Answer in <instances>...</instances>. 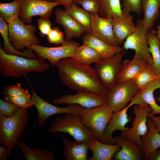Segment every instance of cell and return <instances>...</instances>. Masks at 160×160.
<instances>
[{"label": "cell", "instance_id": "obj_14", "mask_svg": "<svg viewBox=\"0 0 160 160\" xmlns=\"http://www.w3.org/2000/svg\"><path fill=\"white\" fill-rule=\"evenodd\" d=\"M107 96L95 93L81 91L74 95H61L54 99L55 104H76L85 108H91L102 105L107 102Z\"/></svg>", "mask_w": 160, "mask_h": 160}, {"label": "cell", "instance_id": "obj_45", "mask_svg": "<svg viewBox=\"0 0 160 160\" xmlns=\"http://www.w3.org/2000/svg\"><path fill=\"white\" fill-rule=\"evenodd\" d=\"M60 3L64 6L65 10L66 9L73 0H54Z\"/></svg>", "mask_w": 160, "mask_h": 160}, {"label": "cell", "instance_id": "obj_44", "mask_svg": "<svg viewBox=\"0 0 160 160\" xmlns=\"http://www.w3.org/2000/svg\"><path fill=\"white\" fill-rule=\"evenodd\" d=\"M148 160H160V149H157L151 153Z\"/></svg>", "mask_w": 160, "mask_h": 160}, {"label": "cell", "instance_id": "obj_24", "mask_svg": "<svg viewBox=\"0 0 160 160\" xmlns=\"http://www.w3.org/2000/svg\"><path fill=\"white\" fill-rule=\"evenodd\" d=\"M89 148L92 152L89 160H110L114 154L121 148L117 144H109L101 142L98 140L92 139L89 141Z\"/></svg>", "mask_w": 160, "mask_h": 160}, {"label": "cell", "instance_id": "obj_37", "mask_svg": "<svg viewBox=\"0 0 160 160\" xmlns=\"http://www.w3.org/2000/svg\"><path fill=\"white\" fill-rule=\"evenodd\" d=\"M72 2L81 5L83 9L92 14H98L99 7L98 0H73Z\"/></svg>", "mask_w": 160, "mask_h": 160}, {"label": "cell", "instance_id": "obj_25", "mask_svg": "<svg viewBox=\"0 0 160 160\" xmlns=\"http://www.w3.org/2000/svg\"><path fill=\"white\" fill-rule=\"evenodd\" d=\"M83 44L94 49L100 55L101 59L109 57L122 52L124 49L120 46L109 45L96 37L90 33H86L83 38Z\"/></svg>", "mask_w": 160, "mask_h": 160}, {"label": "cell", "instance_id": "obj_32", "mask_svg": "<svg viewBox=\"0 0 160 160\" xmlns=\"http://www.w3.org/2000/svg\"><path fill=\"white\" fill-rule=\"evenodd\" d=\"M20 1L13 0L8 3H0V17L9 24L19 19L21 9Z\"/></svg>", "mask_w": 160, "mask_h": 160}, {"label": "cell", "instance_id": "obj_40", "mask_svg": "<svg viewBox=\"0 0 160 160\" xmlns=\"http://www.w3.org/2000/svg\"><path fill=\"white\" fill-rule=\"evenodd\" d=\"M20 108L14 104L0 99V114L10 117L14 115Z\"/></svg>", "mask_w": 160, "mask_h": 160}, {"label": "cell", "instance_id": "obj_43", "mask_svg": "<svg viewBox=\"0 0 160 160\" xmlns=\"http://www.w3.org/2000/svg\"><path fill=\"white\" fill-rule=\"evenodd\" d=\"M148 118L151 119L159 132L160 133V114L158 116H155V115L152 116Z\"/></svg>", "mask_w": 160, "mask_h": 160}, {"label": "cell", "instance_id": "obj_12", "mask_svg": "<svg viewBox=\"0 0 160 160\" xmlns=\"http://www.w3.org/2000/svg\"><path fill=\"white\" fill-rule=\"evenodd\" d=\"M151 110L149 105H135L133 111L135 117L131 123L132 126L128 130L121 132V135L139 145L143 148L140 137L148 131L147 118Z\"/></svg>", "mask_w": 160, "mask_h": 160}, {"label": "cell", "instance_id": "obj_48", "mask_svg": "<svg viewBox=\"0 0 160 160\" xmlns=\"http://www.w3.org/2000/svg\"><path fill=\"white\" fill-rule=\"evenodd\" d=\"M44 0L48 1H54V0Z\"/></svg>", "mask_w": 160, "mask_h": 160}, {"label": "cell", "instance_id": "obj_23", "mask_svg": "<svg viewBox=\"0 0 160 160\" xmlns=\"http://www.w3.org/2000/svg\"><path fill=\"white\" fill-rule=\"evenodd\" d=\"M148 131L140 137L144 159L148 160L151 154L160 147V133L151 119L147 120Z\"/></svg>", "mask_w": 160, "mask_h": 160}, {"label": "cell", "instance_id": "obj_20", "mask_svg": "<svg viewBox=\"0 0 160 160\" xmlns=\"http://www.w3.org/2000/svg\"><path fill=\"white\" fill-rule=\"evenodd\" d=\"M55 13L56 22L64 28L66 39L80 38L85 33L83 27L65 10L57 8Z\"/></svg>", "mask_w": 160, "mask_h": 160}, {"label": "cell", "instance_id": "obj_21", "mask_svg": "<svg viewBox=\"0 0 160 160\" xmlns=\"http://www.w3.org/2000/svg\"><path fill=\"white\" fill-rule=\"evenodd\" d=\"M151 67L144 59L134 57L132 59L124 60L122 63L116 85L133 80L144 69Z\"/></svg>", "mask_w": 160, "mask_h": 160}, {"label": "cell", "instance_id": "obj_34", "mask_svg": "<svg viewBox=\"0 0 160 160\" xmlns=\"http://www.w3.org/2000/svg\"><path fill=\"white\" fill-rule=\"evenodd\" d=\"M160 77L154 74L151 71V68L143 70L133 80L139 90L148 83Z\"/></svg>", "mask_w": 160, "mask_h": 160}, {"label": "cell", "instance_id": "obj_10", "mask_svg": "<svg viewBox=\"0 0 160 160\" xmlns=\"http://www.w3.org/2000/svg\"><path fill=\"white\" fill-rule=\"evenodd\" d=\"M79 43L71 40H67L60 46L49 47L34 45L28 49L35 52L37 56L48 60L50 65L54 67L58 62L63 58L72 57L75 49Z\"/></svg>", "mask_w": 160, "mask_h": 160}, {"label": "cell", "instance_id": "obj_8", "mask_svg": "<svg viewBox=\"0 0 160 160\" xmlns=\"http://www.w3.org/2000/svg\"><path fill=\"white\" fill-rule=\"evenodd\" d=\"M147 32L143 19L139 20L136 23L135 31L125 40L122 47L125 50H134V57L144 59L151 66L153 60L149 50Z\"/></svg>", "mask_w": 160, "mask_h": 160}, {"label": "cell", "instance_id": "obj_46", "mask_svg": "<svg viewBox=\"0 0 160 160\" xmlns=\"http://www.w3.org/2000/svg\"><path fill=\"white\" fill-rule=\"evenodd\" d=\"M156 30H155L156 35L160 43V24L156 27Z\"/></svg>", "mask_w": 160, "mask_h": 160}, {"label": "cell", "instance_id": "obj_39", "mask_svg": "<svg viewBox=\"0 0 160 160\" xmlns=\"http://www.w3.org/2000/svg\"><path fill=\"white\" fill-rule=\"evenodd\" d=\"M47 36L48 42L51 44L61 45L65 40L63 33L57 27H54L52 28Z\"/></svg>", "mask_w": 160, "mask_h": 160}, {"label": "cell", "instance_id": "obj_42", "mask_svg": "<svg viewBox=\"0 0 160 160\" xmlns=\"http://www.w3.org/2000/svg\"><path fill=\"white\" fill-rule=\"evenodd\" d=\"M9 156V151L7 147L4 145L0 146V160H6Z\"/></svg>", "mask_w": 160, "mask_h": 160}, {"label": "cell", "instance_id": "obj_47", "mask_svg": "<svg viewBox=\"0 0 160 160\" xmlns=\"http://www.w3.org/2000/svg\"><path fill=\"white\" fill-rule=\"evenodd\" d=\"M157 101L160 102V95L156 99Z\"/></svg>", "mask_w": 160, "mask_h": 160}, {"label": "cell", "instance_id": "obj_2", "mask_svg": "<svg viewBox=\"0 0 160 160\" xmlns=\"http://www.w3.org/2000/svg\"><path fill=\"white\" fill-rule=\"evenodd\" d=\"M49 68L45 59L28 58L5 53L0 47V73L3 76L18 78L30 72H43Z\"/></svg>", "mask_w": 160, "mask_h": 160}, {"label": "cell", "instance_id": "obj_16", "mask_svg": "<svg viewBox=\"0 0 160 160\" xmlns=\"http://www.w3.org/2000/svg\"><path fill=\"white\" fill-rule=\"evenodd\" d=\"M158 89H160V77L150 82L139 90L129 105L131 106L142 104L150 105L152 110L148 114V118L160 114V106L156 102L153 95L154 91Z\"/></svg>", "mask_w": 160, "mask_h": 160}, {"label": "cell", "instance_id": "obj_7", "mask_svg": "<svg viewBox=\"0 0 160 160\" xmlns=\"http://www.w3.org/2000/svg\"><path fill=\"white\" fill-rule=\"evenodd\" d=\"M31 100L36 108L38 116L36 124L39 127L45 125L46 119L50 116L61 113H71L81 114L84 108L80 105H68L65 107H60L54 105L42 99L31 87Z\"/></svg>", "mask_w": 160, "mask_h": 160}, {"label": "cell", "instance_id": "obj_26", "mask_svg": "<svg viewBox=\"0 0 160 160\" xmlns=\"http://www.w3.org/2000/svg\"><path fill=\"white\" fill-rule=\"evenodd\" d=\"M143 23L147 32L153 29L160 14V0H142Z\"/></svg>", "mask_w": 160, "mask_h": 160}, {"label": "cell", "instance_id": "obj_15", "mask_svg": "<svg viewBox=\"0 0 160 160\" xmlns=\"http://www.w3.org/2000/svg\"><path fill=\"white\" fill-rule=\"evenodd\" d=\"M91 18L92 35L109 45L119 46L114 32L112 18H104L98 14H91Z\"/></svg>", "mask_w": 160, "mask_h": 160}, {"label": "cell", "instance_id": "obj_30", "mask_svg": "<svg viewBox=\"0 0 160 160\" xmlns=\"http://www.w3.org/2000/svg\"><path fill=\"white\" fill-rule=\"evenodd\" d=\"M64 10L83 27L85 33H90L91 14L73 2Z\"/></svg>", "mask_w": 160, "mask_h": 160}, {"label": "cell", "instance_id": "obj_11", "mask_svg": "<svg viewBox=\"0 0 160 160\" xmlns=\"http://www.w3.org/2000/svg\"><path fill=\"white\" fill-rule=\"evenodd\" d=\"M108 90L107 103L113 112L127 107L139 91L133 80L116 85Z\"/></svg>", "mask_w": 160, "mask_h": 160}, {"label": "cell", "instance_id": "obj_31", "mask_svg": "<svg viewBox=\"0 0 160 160\" xmlns=\"http://www.w3.org/2000/svg\"><path fill=\"white\" fill-rule=\"evenodd\" d=\"M72 57L82 63L89 65L93 63H97L101 59L96 51L83 43L75 49Z\"/></svg>", "mask_w": 160, "mask_h": 160}, {"label": "cell", "instance_id": "obj_29", "mask_svg": "<svg viewBox=\"0 0 160 160\" xmlns=\"http://www.w3.org/2000/svg\"><path fill=\"white\" fill-rule=\"evenodd\" d=\"M0 32L4 41V47L2 49L5 53L22 56L25 57L33 59L37 56L32 50L28 49L23 52L15 49L9 41L8 35V25L2 18L0 17Z\"/></svg>", "mask_w": 160, "mask_h": 160}, {"label": "cell", "instance_id": "obj_1", "mask_svg": "<svg viewBox=\"0 0 160 160\" xmlns=\"http://www.w3.org/2000/svg\"><path fill=\"white\" fill-rule=\"evenodd\" d=\"M56 66L62 81L72 89L107 96L108 89L101 82L95 68L90 65L71 57L60 60Z\"/></svg>", "mask_w": 160, "mask_h": 160}, {"label": "cell", "instance_id": "obj_27", "mask_svg": "<svg viewBox=\"0 0 160 160\" xmlns=\"http://www.w3.org/2000/svg\"><path fill=\"white\" fill-rule=\"evenodd\" d=\"M147 36L149 50L153 60L151 71L156 75L160 76V43L155 30L152 29L148 31Z\"/></svg>", "mask_w": 160, "mask_h": 160}, {"label": "cell", "instance_id": "obj_22", "mask_svg": "<svg viewBox=\"0 0 160 160\" xmlns=\"http://www.w3.org/2000/svg\"><path fill=\"white\" fill-rule=\"evenodd\" d=\"M63 143V155L67 160H87L89 142L74 141L60 134Z\"/></svg>", "mask_w": 160, "mask_h": 160}, {"label": "cell", "instance_id": "obj_18", "mask_svg": "<svg viewBox=\"0 0 160 160\" xmlns=\"http://www.w3.org/2000/svg\"><path fill=\"white\" fill-rule=\"evenodd\" d=\"M115 143L121 146L120 150L114 154L116 160H142L144 158L143 148L127 138L122 136L113 137Z\"/></svg>", "mask_w": 160, "mask_h": 160}, {"label": "cell", "instance_id": "obj_6", "mask_svg": "<svg viewBox=\"0 0 160 160\" xmlns=\"http://www.w3.org/2000/svg\"><path fill=\"white\" fill-rule=\"evenodd\" d=\"M113 112L107 102L98 106L83 109L80 114L83 124L90 129L100 140Z\"/></svg>", "mask_w": 160, "mask_h": 160}, {"label": "cell", "instance_id": "obj_41", "mask_svg": "<svg viewBox=\"0 0 160 160\" xmlns=\"http://www.w3.org/2000/svg\"><path fill=\"white\" fill-rule=\"evenodd\" d=\"M52 23L49 18L40 17L38 22V29L42 36L47 35L51 29Z\"/></svg>", "mask_w": 160, "mask_h": 160}, {"label": "cell", "instance_id": "obj_19", "mask_svg": "<svg viewBox=\"0 0 160 160\" xmlns=\"http://www.w3.org/2000/svg\"><path fill=\"white\" fill-rule=\"evenodd\" d=\"M112 18L115 35L120 44H122L135 30L133 17L130 13L122 10L121 15L113 14Z\"/></svg>", "mask_w": 160, "mask_h": 160}, {"label": "cell", "instance_id": "obj_33", "mask_svg": "<svg viewBox=\"0 0 160 160\" xmlns=\"http://www.w3.org/2000/svg\"><path fill=\"white\" fill-rule=\"evenodd\" d=\"M98 15L104 18H111L113 14L121 15L122 12L120 0H98Z\"/></svg>", "mask_w": 160, "mask_h": 160}, {"label": "cell", "instance_id": "obj_3", "mask_svg": "<svg viewBox=\"0 0 160 160\" xmlns=\"http://www.w3.org/2000/svg\"><path fill=\"white\" fill-rule=\"evenodd\" d=\"M29 117L28 108H20L9 117L0 114V145L7 147L9 156L25 131Z\"/></svg>", "mask_w": 160, "mask_h": 160}, {"label": "cell", "instance_id": "obj_36", "mask_svg": "<svg viewBox=\"0 0 160 160\" xmlns=\"http://www.w3.org/2000/svg\"><path fill=\"white\" fill-rule=\"evenodd\" d=\"M142 0H122V9L129 13L134 12L141 15L142 13Z\"/></svg>", "mask_w": 160, "mask_h": 160}, {"label": "cell", "instance_id": "obj_4", "mask_svg": "<svg viewBox=\"0 0 160 160\" xmlns=\"http://www.w3.org/2000/svg\"><path fill=\"white\" fill-rule=\"evenodd\" d=\"M48 132L67 133L76 141L88 142L97 139L92 130L82 123L80 114L66 113L62 117L56 118L52 122Z\"/></svg>", "mask_w": 160, "mask_h": 160}, {"label": "cell", "instance_id": "obj_17", "mask_svg": "<svg viewBox=\"0 0 160 160\" xmlns=\"http://www.w3.org/2000/svg\"><path fill=\"white\" fill-rule=\"evenodd\" d=\"M130 107L129 105L122 110L113 112L105 128L102 138L99 140L100 141L109 144H116L112 136L114 131L119 130L124 132L129 129V127L125 126L131 120V118L128 117L127 113L128 110Z\"/></svg>", "mask_w": 160, "mask_h": 160}, {"label": "cell", "instance_id": "obj_38", "mask_svg": "<svg viewBox=\"0 0 160 160\" xmlns=\"http://www.w3.org/2000/svg\"><path fill=\"white\" fill-rule=\"evenodd\" d=\"M3 94L6 96H17L24 95L31 96L28 91L22 88L20 84L17 83L14 85L7 86L4 88Z\"/></svg>", "mask_w": 160, "mask_h": 160}, {"label": "cell", "instance_id": "obj_35", "mask_svg": "<svg viewBox=\"0 0 160 160\" xmlns=\"http://www.w3.org/2000/svg\"><path fill=\"white\" fill-rule=\"evenodd\" d=\"M31 97L24 95L6 96L5 100L15 105L20 108H28L33 105L31 100Z\"/></svg>", "mask_w": 160, "mask_h": 160}, {"label": "cell", "instance_id": "obj_13", "mask_svg": "<svg viewBox=\"0 0 160 160\" xmlns=\"http://www.w3.org/2000/svg\"><path fill=\"white\" fill-rule=\"evenodd\" d=\"M20 2L21 9L19 17L25 23L29 24L35 16L49 18L54 8L62 5L57 1L44 0H16Z\"/></svg>", "mask_w": 160, "mask_h": 160}, {"label": "cell", "instance_id": "obj_9", "mask_svg": "<svg viewBox=\"0 0 160 160\" xmlns=\"http://www.w3.org/2000/svg\"><path fill=\"white\" fill-rule=\"evenodd\" d=\"M125 53L119 52L109 57L101 59L95 63V69L101 83L107 89L116 85Z\"/></svg>", "mask_w": 160, "mask_h": 160}, {"label": "cell", "instance_id": "obj_28", "mask_svg": "<svg viewBox=\"0 0 160 160\" xmlns=\"http://www.w3.org/2000/svg\"><path fill=\"white\" fill-rule=\"evenodd\" d=\"M17 145L26 160H54L55 156L49 150L40 148H31L23 140H20Z\"/></svg>", "mask_w": 160, "mask_h": 160}, {"label": "cell", "instance_id": "obj_5", "mask_svg": "<svg viewBox=\"0 0 160 160\" xmlns=\"http://www.w3.org/2000/svg\"><path fill=\"white\" fill-rule=\"evenodd\" d=\"M36 27L33 24H25L19 18L8 24V35L10 43L16 50L28 49L39 45V39L35 35Z\"/></svg>", "mask_w": 160, "mask_h": 160}]
</instances>
